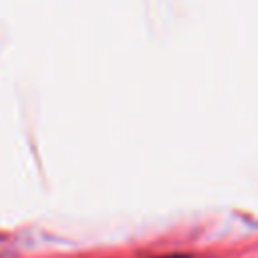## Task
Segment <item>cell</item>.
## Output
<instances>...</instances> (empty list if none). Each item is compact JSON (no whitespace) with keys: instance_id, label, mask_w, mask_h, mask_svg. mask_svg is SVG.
Returning a JSON list of instances; mask_svg holds the SVG:
<instances>
[{"instance_id":"obj_1","label":"cell","mask_w":258,"mask_h":258,"mask_svg":"<svg viewBox=\"0 0 258 258\" xmlns=\"http://www.w3.org/2000/svg\"><path fill=\"white\" fill-rule=\"evenodd\" d=\"M169 258H179V256H169Z\"/></svg>"}]
</instances>
